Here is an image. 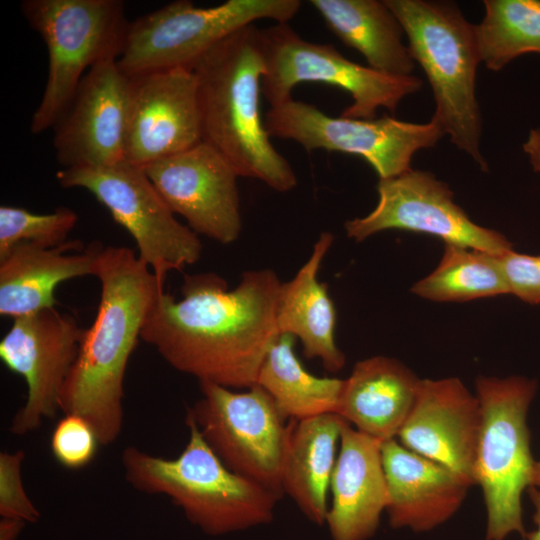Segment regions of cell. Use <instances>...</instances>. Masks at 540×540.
I'll return each instance as SVG.
<instances>
[{"label":"cell","mask_w":540,"mask_h":540,"mask_svg":"<svg viewBox=\"0 0 540 540\" xmlns=\"http://www.w3.org/2000/svg\"><path fill=\"white\" fill-rule=\"evenodd\" d=\"M202 397L187 409L209 447L233 472L279 497L290 423L259 385L237 392L199 382Z\"/></svg>","instance_id":"obj_11"},{"label":"cell","mask_w":540,"mask_h":540,"mask_svg":"<svg viewBox=\"0 0 540 540\" xmlns=\"http://www.w3.org/2000/svg\"><path fill=\"white\" fill-rule=\"evenodd\" d=\"M63 188L89 191L134 238L139 258L164 284L169 272L196 263L202 243L180 223L144 169L126 161L104 167L77 166L56 173Z\"/></svg>","instance_id":"obj_10"},{"label":"cell","mask_w":540,"mask_h":540,"mask_svg":"<svg viewBox=\"0 0 540 540\" xmlns=\"http://www.w3.org/2000/svg\"><path fill=\"white\" fill-rule=\"evenodd\" d=\"M328 29L357 50L368 66L382 73L408 76L414 69L404 30L385 1L310 0Z\"/></svg>","instance_id":"obj_25"},{"label":"cell","mask_w":540,"mask_h":540,"mask_svg":"<svg viewBox=\"0 0 540 540\" xmlns=\"http://www.w3.org/2000/svg\"><path fill=\"white\" fill-rule=\"evenodd\" d=\"M295 339L279 334L263 360L256 384L272 397L285 419L336 413L344 380L308 372L295 353Z\"/></svg>","instance_id":"obj_26"},{"label":"cell","mask_w":540,"mask_h":540,"mask_svg":"<svg viewBox=\"0 0 540 540\" xmlns=\"http://www.w3.org/2000/svg\"><path fill=\"white\" fill-rule=\"evenodd\" d=\"M301 5L300 0H227L198 7L188 0L174 1L129 22L117 64L129 77L191 69L239 29L263 19L288 23Z\"/></svg>","instance_id":"obj_8"},{"label":"cell","mask_w":540,"mask_h":540,"mask_svg":"<svg viewBox=\"0 0 540 540\" xmlns=\"http://www.w3.org/2000/svg\"><path fill=\"white\" fill-rule=\"evenodd\" d=\"M174 214L196 233L221 244L236 241L242 230L239 175L216 149L197 145L143 168Z\"/></svg>","instance_id":"obj_15"},{"label":"cell","mask_w":540,"mask_h":540,"mask_svg":"<svg viewBox=\"0 0 540 540\" xmlns=\"http://www.w3.org/2000/svg\"><path fill=\"white\" fill-rule=\"evenodd\" d=\"M260 41L265 62L261 91L270 107L291 99L298 84L323 83L350 94L352 103L341 116L374 119L379 108L394 113L423 84L413 75H390L355 63L331 44L305 40L288 23L260 29Z\"/></svg>","instance_id":"obj_9"},{"label":"cell","mask_w":540,"mask_h":540,"mask_svg":"<svg viewBox=\"0 0 540 540\" xmlns=\"http://www.w3.org/2000/svg\"><path fill=\"white\" fill-rule=\"evenodd\" d=\"M78 215L67 207L47 214L2 205L0 207V257L18 244L57 247L66 243Z\"/></svg>","instance_id":"obj_29"},{"label":"cell","mask_w":540,"mask_h":540,"mask_svg":"<svg viewBox=\"0 0 540 540\" xmlns=\"http://www.w3.org/2000/svg\"><path fill=\"white\" fill-rule=\"evenodd\" d=\"M21 10L48 50V77L30 130L53 128L86 69L118 58L129 22L120 0H24Z\"/></svg>","instance_id":"obj_7"},{"label":"cell","mask_w":540,"mask_h":540,"mask_svg":"<svg viewBox=\"0 0 540 540\" xmlns=\"http://www.w3.org/2000/svg\"><path fill=\"white\" fill-rule=\"evenodd\" d=\"M130 78L126 162L144 168L202 141L197 81L192 69Z\"/></svg>","instance_id":"obj_17"},{"label":"cell","mask_w":540,"mask_h":540,"mask_svg":"<svg viewBox=\"0 0 540 540\" xmlns=\"http://www.w3.org/2000/svg\"><path fill=\"white\" fill-rule=\"evenodd\" d=\"M281 285L271 269L246 271L232 290L215 273L186 275L181 299L158 293L140 338L199 382L248 389L280 334Z\"/></svg>","instance_id":"obj_1"},{"label":"cell","mask_w":540,"mask_h":540,"mask_svg":"<svg viewBox=\"0 0 540 540\" xmlns=\"http://www.w3.org/2000/svg\"><path fill=\"white\" fill-rule=\"evenodd\" d=\"M527 490L534 507L533 521L536 528L526 533L525 538L527 540H540V489L530 486Z\"/></svg>","instance_id":"obj_35"},{"label":"cell","mask_w":540,"mask_h":540,"mask_svg":"<svg viewBox=\"0 0 540 540\" xmlns=\"http://www.w3.org/2000/svg\"><path fill=\"white\" fill-rule=\"evenodd\" d=\"M392 528L425 532L450 519L472 486L466 479L389 439L381 443Z\"/></svg>","instance_id":"obj_19"},{"label":"cell","mask_w":540,"mask_h":540,"mask_svg":"<svg viewBox=\"0 0 540 540\" xmlns=\"http://www.w3.org/2000/svg\"><path fill=\"white\" fill-rule=\"evenodd\" d=\"M94 276L101 286L97 313L84 330L59 408L63 414L85 418L106 446L122 431L127 364L164 284L133 250L123 246L102 247Z\"/></svg>","instance_id":"obj_2"},{"label":"cell","mask_w":540,"mask_h":540,"mask_svg":"<svg viewBox=\"0 0 540 540\" xmlns=\"http://www.w3.org/2000/svg\"><path fill=\"white\" fill-rule=\"evenodd\" d=\"M182 452L168 459L135 446L121 455L126 481L136 490L163 494L186 518L211 536L270 523L279 496L230 470L209 447L196 425Z\"/></svg>","instance_id":"obj_4"},{"label":"cell","mask_w":540,"mask_h":540,"mask_svg":"<svg viewBox=\"0 0 540 540\" xmlns=\"http://www.w3.org/2000/svg\"><path fill=\"white\" fill-rule=\"evenodd\" d=\"M100 442L94 427L83 417L64 414L51 435L54 458L68 469H80L90 464Z\"/></svg>","instance_id":"obj_30"},{"label":"cell","mask_w":540,"mask_h":540,"mask_svg":"<svg viewBox=\"0 0 540 540\" xmlns=\"http://www.w3.org/2000/svg\"><path fill=\"white\" fill-rule=\"evenodd\" d=\"M282 489L313 523L323 525L344 419L336 413L290 420Z\"/></svg>","instance_id":"obj_24"},{"label":"cell","mask_w":540,"mask_h":540,"mask_svg":"<svg viewBox=\"0 0 540 540\" xmlns=\"http://www.w3.org/2000/svg\"><path fill=\"white\" fill-rule=\"evenodd\" d=\"M531 486L540 489V459L534 462Z\"/></svg>","instance_id":"obj_36"},{"label":"cell","mask_w":540,"mask_h":540,"mask_svg":"<svg viewBox=\"0 0 540 540\" xmlns=\"http://www.w3.org/2000/svg\"><path fill=\"white\" fill-rule=\"evenodd\" d=\"M412 292L436 302H465L510 294L497 254L446 244L435 270Z\"/></svg>","instance_id":"obj_27"},{"label":"cell","mask_w":540,"mask_h":540,"mask_svg":"<svg viewBox=\"0 0 540 540\" xmlns=\"http://www.w3.org/2000/svg\"><path fill=\"white\" fill-rule=\"evenodd\" d=\"M101 245L78 241L57 247L22 243L0 257V314L12 319L54 308L63 281L95 274Z\"/></svg>","instance_id":"obj_21"},{"label":"cell","mask_w":540,"mask_h":540,"mask_svg":"<svg viewBox=\"0 0 540 540\" xmlns=\"http://www.w3.org/2000/svg\"><path fill=\"white\" fill-rule=\"evenodd\" d=\"M509 293L528 304L540 303V255L510 249L497 254Z\"/></svg>","instance_id":"obj_32"},{"label":"cell","mask_w":540,"mask_h":540,"mask_svg":"<svg viewBox=\"0 0 540 540\" xmlns=\"http://www.w3.org/2000/svg\"><path fill=\"white\" fill-rule=\"evenodd\" d=\"M485 15L475 25L481 62L499 71L515 58L540 54L539 0H485Z\"/></svg>","instance_id":"obj_28"},{"label":"cell","mask_w":540,"mask_h":540,"mask_svg":"<svg viewBox=\"0 0 540 540\" xmlns=\"http://www.w3.org/2000/svg\"><path fill=\"white\" fill-rule=\"evenodd\" d=\"M537 383L523 376L479 377L476 397L481 421L473 467L487 513L485 540L523 538L522 494L531 486L534 460L527 413Z\"/></svg>","instance_id":"obj_6"},{"label":"cell","mask_w":540,"mask_h":540,"mask_svg":"<svg viewBox=\"0 0 540 540\" xmlns=\"http://www.w3.org/2000/svg\"><path fill=\"white\" fill-rule=\"evenodd\" d=\"M26 523V521L20 518L1 517L0 540H17Z\"/></svg>","instance_id":"obj_34"},{"label":"cell","mask_w":540,"mask_h":540,"mask_svg":"<svg viewBox=\"0 0 540 540\" xmlns=\"http://www.w3.org/2000/svg\"><path fill=\"white\" fill-rule=\"evenodd\" d=\"M334 241L330 232L320 234L306 263L293 279L282 283L277 304L280 333L298 338L306 358H317L325 370L338 372L345 355L335 340L336 309L325 283L318 280L322 261Z\"/></svg>","instance_id":"obj_23"},{"label":"cell","mask_w":540,"mask_h":540,"mask_svg":"<svg viewBox=\"0 0 540 540\" xmlns=\"http://www.w3.org/2000/svg\"><path fill=\"white\" fill-rule=\"evenodd\" d=\"M420 382L394 358L361 360L344 379L336 414L374 439H394L414 405Z\"/></svg>","instance_id":"obj_22"},{"label":"cell","mask_w":540,"mask_h":540,"mask_svg":"<svg viewBox=\"0 0 540 540\" xmlns=\"http://www.w3.org/2000/svg\"><path fill=\"white\" fill-rule=\"evenodd\" d=\"M196 77L202 141L216 149L239 177L278 192L297 185L287 159L271 142L260 112L265 62L260 29L243 27L209 49L192 66Z\"/></svg>","instance_id":"obj_3"},{"label":"cell","mask_w":540,"mask_h":540,"mask_svg":"<svg viewBox=\"0 0 540 540\" xmlns=\"http://www.w3.org/2000/svg\"><path fill=\"white\" fill-rule=\"evenodd\" d=\"M384 1L400 22L410 54L430 83L436 103L432 119L457 148L487 171L480 151L482 119L475 95L481 62L475 25L448 2Z\"/></svg>","instance_id":"obj_5"},{"label":"cell","mask_w":540,"mask_h":540,"mask_svg":"<svg viewBox=\"0 0 540 540\" xmlns=\"http://www.w3.org/2000/svg\"><path fill=\"white\" fill-rule=\"evenodd\" d=\"M131 78L116 58L91 67L57 121L53 146L63 168L112 166L125 161Z\"/></svg>","instance_id":"obj_16"},{"label":"cell","mask_w":540,"mask_h":540,"mask_svg":"<svg viewBox=\"0 0 540 540\" xmlns=\"http://www.w3.org/2000/svg\"><path fill=\"white\" fill-rule=\"evenodd\" d=\"M523 150L528 156L534 171L540 173V128L530 130L523 144Z\"/></svg>","instance_id":"obj_33"},{"label":"cell","mask_w":540,"mask_h":540,"mask_svg":"<svg viewBox=\"0 0 540 540\" xmlns=\"http://www.w3.org/2000/svg\"><path fill=\"white\" fill-rule=\"evenodd\" d=\"M377 192V205L368 215L346 221L349 238L359 242L381 231L404 230L491 254L512 249L504 235L474 223L454 202L448 185L430 172L410 169L379 179Z\"/></svg>","instance_id":"obj_13"},{"label":"cell","mask_w":540,"mask_h":540,"mask_svg":"<svg viewBox=\"0 0 540 540\" xmlns=\"http://www.w3.org/2000/svg\"><path fill=\"white\" fill-rule=\"evenodd\" d=\"M480 405L454 377L421 380L397 437L407 449L457 473L472 485Z\"/></svg>","instance_id":"obj_18"},{"label":"cell","mask_w":540,"mask_h":540,"mask_svg":"<svg viewBox=\"0 0 540 540\" xmlns=\"http://www.w3.org/2000/svg\"><path fill=\"white\" fill-rule=\"evenodd\" d=\"M84 330L73 315L55 308L13 319L0 341V358L10 371L24 378L27 397L11 420L12 434L31 433L60 411L61 390Z\"/></svg>","instance_id":"obj_14"},{"label":"cell","mask_w":540,"mask_h":540,"mask_svg":"<svg viewBox=\"0 0 540 540\" xmlns=\"http://www.w3.org/2000/svg\"><path fill=\"white\" fill-rule=\"evenodd\" d=\"M23 450L0 453V516L35 523L40 512L28 497L22 480Z\"/></svg>","instance_id":"obj_31"},{"label":"cell","mask_w":540,"mask_h":540,"mask_svg":"<svg viewBox=\"0 0 540 540\" xmlns=\"http://www.w3.org/2000/svg\"><path fill=\"white\" fill-rule=\"evenodd\" d=\"M264 123L270 137L295 141L308 152L322 149L360 157L379 179L410 170L415 152L434 147L444 135L433 119L422 124L388 115L374 119L334 117L293 98L270 107Z\"/></svg>","instance_id":"obj_12"},{"label":"cell","mask_w":540,"mask_h":540,"mask_svg":"<svg viewBox=\"0 0 540 540\" xmlns=\"http://www.w3.org/2000/svg\"><path fill=\"white\" fill-rule=\"evenodd\" d=\"M381 443L344 420L325 522L332 540H368L378 529L387 504Z\"/></svg>","instance_id":"obj_20"}]
</instances>
